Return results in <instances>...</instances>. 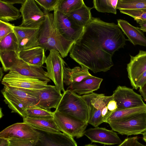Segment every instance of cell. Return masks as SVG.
Instances as JSON below:
<instances>
[{"label": "cell", "instance_id": "cell-34", "mask_svg": "<svg viewBox=\"0 0 146 146\" xmlns=\"http://www.w3.org/2000/svg\"><path fill=\"white\" fill-rule=\"evenodd\" d=\"M60 0H35L43 10L45 14L54 11L57 8Z\"/></svg>", "mask_w": 146, "mask_h": 146}, {"label": "cell", "instance_id": "cell-14", "mask_svg": "<svg viewBox=\"0 0 146 146\" xmlns=\"http://www.w3.org/2000/svg\"><path fill=\"white\" fill-rule=\"evenodd\" d=\"M30 90L38 97L39 101L37 107L49 110L57 108L62 96L55 86L48 85L42 89Z\"/></svg>", "mask_w": 146, "mask_h": 146}, {"label": "cell", "instance_id": "cell-41", "mask_svg": "<svg viewBox=\"0 0 146 146\" xmlns=\"http://www.w3.org/2000/svg\"><path fill=\"white\" fill-rule=\"evenodd\" d=\"M6 3L13 5L15 4H23L26 0H1Z\"/></svg>", "mask_w": 146, "mask_h": 146}, {"label": "cell", "instance_id": "cell-13", "mask_svg": "<svg viewBox=\"0 0 146 146\" xmlns=\"http://www.w3.org/2000/svg\"><path fill=\"white\" fill-rule=\"evenodd\" d=\"M39 136L38 130L24 122L12 124L0 132V138L7 140L25 139L38 140Z\"/></svg>", "mask_w": 146, "mask_h": 146}, {"label": "cell", "instance_id": "cell-30", "mask_svg": "<svg viewBox=\"0 0 146 146\" xmlns=\"http://www.w3.org/2000/svg\"><path fill=\"white\" fill-rule=\"evenodd\" d=\"M84 4L83 0H60L57 10L67 15L80 8Z\"/></svg>", "mask_w": 146, "mask_h": 146}, {"label": "cell", "instance_id": "cell-29", "mask_svg": "<svg viewBox=\"0 0 146 146\" xmlns=\"http://www.w3.org/2000/svg\"><path fill=\"white\" fill-rule=\"evenodd\" d=\"M118 0H94L93 6L99 12L110 13L116 14Z\"/></svg>", "mask_w": 146, "mask_h": 146}, {"label": "cell", "instance_id": "cell-20", "mask_svg": "<svg viewBox=\"0 0 146 146\" xmlns=\"http://www.w3.org/2000/svg\"><path fill=\"white\" fill-rule=\"evenodd\" d=\"M103 80L102 78L92 75L70 85L67 89L79 95L90 94L100 88Z\"/></svg>", "mask_w": 146, "mask_h": 146}, {"label": "cell", "instance_id": "cell-5", "mask_svg": "<svg viewBox=\"0 0 146 146\" xmlns=\"http://www.w3.org/2000/svg\"><path fill=\"white\" fill-rule=\"evenodd\" d=\"M53 113L54 120L60 131L73 138H79L84 135L88 122L56 110Z\"/></svg>", "mask_w": 146, "mask_h": 146}, {"label": "cell", "instance_id": "cell-7", "mask_svg": "<svg viewBox=\"0 0 146 146\" xmlns=\"http://www.w3.org/2000/svg\"><path fill=\"white\" fill-rule=\"evenodd\" d=\"M108 124L113 130L122 135L142 134L146 131V113L113 121Z\"/></svg>", "mask_w": 146, "mask_h": 146}, {"label": "cell", "instance_id": "cell-26", "mask_svg": "<svg viewBox=\"0 0 146 146\" xmlns=\"http://www.w3.org/2000/svg\"><path fill=\"white\" fill-rule=\"evenodd\" d=\"M146 113V105L118 110L113 112L108 118L106 123L128 118L136 115Z\"/></svg>", "mask_w": 146, "mask_h": 146}, {"label": "cell", "instance_id": "cell-4", "mask_svg": "<svg viewBox=\"0 0 146 146\" xmlns=\"http://www.w3.org/2000/svg\"><path fill=\"white\" fill-rule=\"evenodd\" d=\"M62 94L56 110L88 123V110L82 96L68 89Z\"/></svg>", "mask_w": 146, "mask_h": 146}, {"label": "cell", "instance_id": "cell-10", "mask_svg": "<svg viewBox=\"0 0 146 146\" xmlns=\"http://www.w3.org/2000/svg\"><path fill=\"white\" fill-rule=\"evenodd\" d=\"M53 15L56 26L62 36L74 43L77 41L82 35L85 27L75 24L57 8L54 11Z\"/></svg>", "mask_w": 146, "mask_h": 146}, {"label": "cell", "instance_id": "cell-3", "mask_svg": "<svg viewBox=\"0 0 146 146\" xmlns=\"http://www.w3.org/2000/svg\"><path fill=\"white\" fill-rule=\"evenodd\" d=\"M4 101L12 110L23 118L27 109L37 107L38 97L30 90L4 86L1 91Z\"/></svg>", "mask_w": 146, "mask_h": 146}, {"label": "cell", "instance_id": "cell-15", "mask_svg": "<svg viewBox=\"0 0 146 146\" xmlns=\"http://www.w3.org/2000/svg\"><path fill=\"white\" fill-rule=\"evenodd\" d=\"M40 29L15 26L14 33L17 40L19 52L39 46Z\"/></svg>", "mask_w": 146, "mask_h": 146}, {"label": "cell", "instance_id": "cell-25", "mask_svg": "<svg viewBox=\"0 0 146 146\" xmlns=\"http://www.w3.org/2000/svg\"><path fill=\"white\" fill-rule=\"evenodd\" d=\"M92 9L84 4L77 10L66 15L77 25L85 27L92 17L91 12Z\"/></svg>", "mask_w": 146, "mask_h": 146}, {"label": "cell", "instance_id": "cell-8", "mask_svg": "<svg viewBox=\"0 0 146 146\" xmlns=\"http://www.w3.org/2000/svg\"><path fill=\"white\" fill-rule=\"evenodd\" d=\"M45 63L46 76L53 82L59 91L64 92L65 91L63 82L64 68L66 64L59 52L54 49L50 51Z\"/></svg>", "mask_w": 146, "mask_h": 146}, {"label": "cell", "instance_id": "cell-17", "mask_svg": "<svg viewBox=\"0 0 146 146\" xmlns=\"http://www.w3.org/2000/svg\"><path fill=\"white\" fill-rule=\"evenodd\" d=\"M130 62L127 64L128 77L133 89L140 76L146 71V51L140 50L135 56L130 55Z\"/></svg>", "mask_w": 146, "mask_h": 146}, {"label": "cell", "instance_id": "cell-33", "mask_svg": "<svg viewBox=\"0 0 146 146\" xmlns=\"http://www.w3.org/2000/svg\"><path fill=\"white\" fill-rule=\"evenodd\" d=\"M53 112L50 110L39 107H35L27 109L25 112V117L37 119L53 118Z\"/></svg>", "mask_w": 146, "mask_h": 146}, {"label": "cell", "instance_id": "cell-40", "mask_svg": "<svg viewBox=\"0 0 146 146\" xmlns=\"http://www.w3.org/2000/svg\"><path fill=\"white\" fill-rule=\"evenodd\" d=\"M135 20L139 25L140 29L143 32H146V20L136 19Z\"/></svg>", "mask_w": 146, "mask_h": 146}, {"label": "cell", "instance_id": "cell-45", "mask_svg": "<svg viewBox=\"0 0 146 146\" xmlns=\"http://www.w3.org/2000/svg\"><path fill=\"white\" fill-rule=\"evenodd\" d=\"M84 146H98V145H94V144H89L86 145H85ZM103 146H106V145H104Z\"/></svg>", "mask_w": 146, "mask_h": 146}, {"label": "cell", "instance_id": "cell-16", "mask_svg": "<svg viewBox=\"0 0 146 146\" xmlns=\"http://www.w3.org/2000/svg\"><path fill=\"white\" fill-rule=\"evenodd\" d=\"M84 135L92 142L104 145H119L122 142L116 133L104 127H98L89 128L85 130Z\"/></svg>", "mask_w": 146, "mask_h": 146}, {"label": "cell", "instance_id": "cell-42", "mask_svg": "<svg viewBox=\"0 0 146 146\" xmlns=\"http://www.w3.org/2000/svg\"><path fill=\"white\" fill-rule=\"evenodd\" d=\"M139 92L144 100L146 102V82L142 86L139 88Z\"/></svg>", "mask_w": 146, "mask_h": 146}, {"label": "cell", "instance_id": "cell-21", "mask_svg": "<svg viewBox=\"0 0 146 146\" xmlns=\"http://www.w3.org/2000/svg\"><path fill=\"white\" fill-rule=\"evenodd\" d=\"M117 20V25L128 37V40L134 45H139L146 47V37L140 28L133 26L125 20Z\"/></svg>", "mask_w": 146, "mask_h": 146}, {"label": "cell", "instance_id": "cell-36", "mask_svg": "<svg viewBox=\"0 0 146 146\" xmlns=\"http://www.w3.org/2000/svg\"><path fill=\"white\" fill-rule=\"evenodd\" d=\"M8 140V146H35L38 141L25 139H13Z\"/></svg>", "mask_w": 146, "mask_h": 146}, {"label": "cell", "instance_id": "cell-43", "mask_svg": "<svg viewBox=\"0 0 146 146\" xmlns=\"http://www.w3.org/2000/svg\"><path fill=\"white\" fill-rule=\"evenodd\" d=\"M9 141L8 140L0 138V146H8Z\"/></svg>", "mask_w": 146, "mask_h": 146}, {"label": "cell", "instance_id": "cell-22", "mask_svg": "<svg viewBox=\"0 0 146 146\" xmlns=\"http://www.w3.org/2000/svg\"><path fill=\"white\" fill-rule=\"evenodd\" d=\"M44 50L43 48L38 46L20 51L19 56L29 64L41 67L45 63L46 58Z\"/></svg>", "mask_w": 146, "mask_h": 146}, {"label": "cell", "instance_id": "cell-19", "mask_svg": "<svg viewBox=\"0 0 146 146\" xmlns=\"http://www.w3.org/2000/svg\"><path fill=\"white\" fill-rule=\"evenodd\" d=\"M17 72L21 74L39 80L43 81L50 82V79L46 76V72L39 66L29 64L19 58L15 62L10 70Z\"/></svg>", "mask_w": 146, "mask_h": 146}, {"label": "cell", "instance_id": "cell-37", "mask_svg": "<svg viewBox=\"0 0 146 146\" xmlns=\"http://www.w3.org/2000/svg\"><path fill=\"white\" fill-rule=\"evenodd\" d=\"M15 27L14 24L0 20V40L9 34L14 33Z\"/></svg>", "mask_w": 146, "mask_h": 146}, {"label": "cell", "instance_id": "cell-9", "mask_svg": "<svg viewBox=\"0 0 146 146\" xmlns=\"http://www.w3.org/2000/svg\"><path fill=\"white\" fill-rule=\"evenodd\" d=\"M48 82L22 75L17 71L10 70L2 79L4 86L31 90L45 88Z\"/></svg>", "mask_w": 146, "mask_h": 146}, {"label": "cell", "instance_id": "cell-23", "mask_svg": "<svg viewBox=\"0 0 146 146\" xmlns=\"http://www.w3.org/2000/svg\"><path fill=\"white\" fill-rule=\"evenodd\" d=\"M92 76L89 72V69L84 66H76L72 69L65 66L64 68V83L69 86Z\"/></svg>", "mask_w": 146, "mask_h": 146}, {"label": "cell", "instance_id": "cell-32", "mask_svg": "<svg viewBox=\"0 0 146 146\" xmlns=\"http://www.w3.org/2000/svg\"><path fill=\"white\" fill-rule=\"evenodd\" d=\"M0 50L19 52L17 40L14 32L9 34L0 40Z\"/></svg>", "mask_w": 146, "mask_h": 146}, {"label": "cell", "instance_id": "cell-18", "mask_svg": "<svg viewBox=\"0 0 146 146\" xmlns=\"http://www.w3.org/2000/svg\"><path fill=\"white\" fill-rule=\"evenodd\" d=\"M38 131L40 136L35 146H77L73 138L63 133H53Z\"/></svg>", "mask_w": 146, "mask_h": 146}, {"label": "cell", "instance_id": "cell-35", "mask_svg": "<svg viewBox=\"0 0 146 146\" xmlns=\"http://www.w3.org/2000/svg\"><path fill=\"white\" fill-rule=\"evenodd\" d=\"M120 12L124 14L128 15L134 18V20L140 19L146 20V9L120 10Z\"/></svg>", "mask_w": 146, "mask_h": 146}, {"label": "cell", "instance_id": "cell-28", "mask_svg": "<svg viewBox=\"0 0 146 146\" xmlns=\"http://www.w3.org/2000/svg\"><path fill=\"white\" fill-rule=\"evenodd\" d=\"M19 53L11 50H0V59L4 71H10L20 58Z\"/></svg>", "mask_w": 146, "mask_h": 146}, {"label": "cell", "instance_id": "cell-6", "mask_svg": "<svg viewBox=\"0 0 146 146\" xmlns=\"http://www.w3.org/2000/svg\"><path fill=\"white\" fill-rule=\"evenodd\" d=\"M82 97L86 103L88 110V123L97 127L104 122L102 111L109 101L113 98L112 96H107L104 94L93 92Z\"/></svg>", "mask_w": 146, "mask_h": 146}, {"label": "cell", "instance_id": "cell-12", "mask_svg": "<svg viewBox=\"0 0 146 146\" xmlns=\"http://www.w3.org/2000/svg\"><path fill=\"white\" fill-rule=\"evenodd\" d=\"M112 96L117 102V110L146 105L141 95L125 86H118Z\"/></svg>", "mask_w": 146, "mask_h": 146}, {"label": "cell", "instance_id": "cell-24", "mask_svg": "<svg viewBox=\"0 0 146 146\" xmlns=\"http://www.w3.org/2000/svg\"><path fill=\"white\" fill-rule=\"evenodd\" d=\"M23 119L24 122L28 124L36 130L53 133H61L53 118L37 119L26 117Z\"/></svg>", "mask_w": 146, "mask_h": 146}, {"label": "cell", "instance_id": "cell-39", "mask_svg": "<svg viewBox=\"0 0 146 146\" xmlns=\"http://www.w3.org/2000/svg\"><path fill=\"white\" fill-rule=\"evenodd\" d=\"M146 82V71L143 73L138 78L136 84V89L142 86Z\"/></svg>", "mask_w": 146, "mask_h": 146}, {"label": "cell", "instance_id": "cell-11", "mask_svg": "<svg viewBox=\"0 0 146 146\" xmlns=\"http://www.w3.org/2000/svg\"><path fill=\"white\" fill-rule=\"evenodd\" d=\"M20 11L22 18L19 26L40 28L44 21L45 15L35 0H26L21 5Z\"/></svg>", "mask_w": 146, "mask_h": 146}, {"label": "cell", "instance_id": "cell-2", "mask_svg": "<svg viewBox=\"0 0 146 146\" xmlns=\"http://www.w3.org/2000/svg\"><path fill=\"white\" fill-rule=\"evenodd\" d=\"M39 46L49 51H58L62 58L70 52L74 43L66 39L57 29L53 14H45L44 21L40 28L38 36Z\"/></svg>", "mask_w": 146, "mask_h": 146}, {"label": "cell", "instance_id": "cell-44", "mask_svg": "<svg viewBox=\"0 0 146 146\" xmlns=\"http://www.w3.org/2000/svg\"><path fill=\"white\" fill-rule=\"evenodd\" d=\"M143 134V140L146 143V131L144 132L142 134Z\"/></svg>", "mask_w": 146, "mask_h": 146}, {"label": "cell", "instance_id": "cell-27", "mask_svg": "<svg viewBox=\"0 0 146 146\" xmlns=\"http://www.w3.org/2000/svg\"><path fill=\"white\" fill-rule=\"evenodd\" d=\"M21 17L20 10L13 5L0 0V20L9 23Z\"/></svg>", "mask_w": 146, "mask_h": 146}, {"label": "cell", "instance_id": "cell-38", "mask_svg": "<svg viewBox=\"0 0 146 146\" xmlns=\"http://www.w3.org/2000/svg\"><path fill=\"white\" fill-rule=\"evenodd\" d=\"M117 146H146L138 141L137 136L127 137Z\"/></svg>", "mask_w": 146, "mask_h": 146}, {"label": "cell", "instance_id": "cell-1", "mask_svg": "<svg viewBox=\"0 0 146 146\" xmlns=\"http://www.w3.org/2000/svg\"><path fill=\"white\" fill-rule=\"evenodd\" d=\"M127 40L117 24L92 17L73 45L70 56L94 73L106 72L113 65V55L123 48Z\"/></svg>", "mask_w": 146, "mask_h": 146}, {"label": "cell", "instance_id": "cell-31", "mask_svg": "<svg viewBox=\"0 0 146 146\" xmlns=\"http://www.w3.org/2000/svg\"><path fill=\"white\" fill-rule=\"evenodd\" d=\"M117 9H146V0H118Z\"/></svg>", "mask_w": 146, "mask_h": 146}]
</instances>
